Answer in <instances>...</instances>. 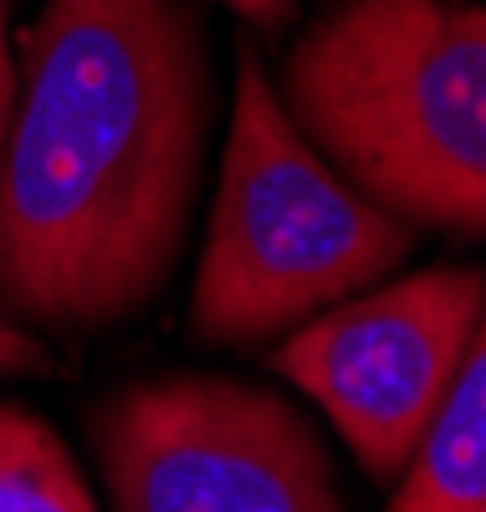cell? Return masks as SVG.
Instances as JSON below:
<instances>
[{
    "mask_svg": "<svg viewBox=\"0 0 486 512\" xmlns=\"http://www.w3.org/2000/svg\"><path fill=\"white\" fill-rule=\"evenodd\" d=\"M481 338V267H420L292 328L272 369L333 420L364 477L389 487Z\"/></svg>",
    "mask_w": 486,
    "mask_h": 512,
    "instance_id": "5b68a950",
    "label": "cell"
},
{
    "mask_svg": "<svg viewBox=\"0 0 486 512\" xmlns=\"http://www.w3.org/2000/svg\"><path fill=\"white\" fill-rule=\"evenodd\" d=\"M11 11H16V0H0V139H6V113H11V88H16V52H11Z\"/></svg>",
    "mask_w": 486,
    "mask_h": 512,
    "instance_id": "30bf717a",
    "label": "cell"
},
{
    "mask_svg": "<svg viewBox=\"0 0 486 512\" xmlns=\"http://www.w3.org/2000/svg\"><path fill=\"white\" fill-rule=\"evenodd\" d=\"M0 512H98L57 425L16 400H0Z\"/></svg>",
    "mask_w": 486,
    "mask_h": 512,
    "instance_id": "52a82bcc",
    "label": "cell"
},
{
    "mask_svg": "<svg viewBox=\"0 0 486 512\" xmlns=\"http://www.w3.org/2000/svg\"><path fill=\"white\" fill-rule=\"evenodd\" d=\"M52 374H62V364L52 359L47 338H36L0 308V379H52Z\"/></svg>",
    "mask_w": 486,
    "mask_h": 512,
    "instance_id": "ba28073f",
    "label": "cell"
},
{
    "mask_svg": "<svg viewBox=\"0 0 486 512\" xmlns=\"http://www.w3.org/2000/svg\"><path fill=\"white\" fill-rule=\"evenodd\" d=\"M220 113L195 0H47L0 139V308L87 338L169 287Z\"/></svg>",
    "mask_w": 486,
    "mask_h": 512,
    "instance_id": "6da1fadb",
    "label": "cell"
},
{
    "mask_svg": "<svg viewBox=\"0 0 486 512\" xmlns=\"http://www.w3.org/2000/svg\"><path fill=\"white\" fill-rule=\"evenodd\" d=\"M108 512H348L338 466L287 395L231 374H159L93 420Z\"/></svg>",
    "mask_w": 486,
    "mask_h": 512,
    "instance_id": "277c9868",
    "label": "cell"
},
{
    "mask_svg": "<svg viewBox=\"0 0 486 512\" xmlns=\"http://www.w3.org/2000/svg\"><path fill=\"white\" fill-rule=\"evenodd\" d=\"M394 482L384 512H486V338Z\"/></svg>",
    "mask_w": 486,
    "mask_h": 512,
    "instance_id": "8992f818",
    "label": "cell"
},
{
    "mask_svg": "<svg viewBox=\"0 0 486 512\" xmlns=\"http://www.w3.org/2000/svg\"><path fill=\"white\" fill-rule=\"evenodd\" d=\"M415 226L343 185L277 103L251 36L236 41L231 128L190 287L195 344H261L394 277Z\"/></svg>",
    "mask_w": 486,
    "mask_h": 512,
    "instance_id": "3957f363",
    "label": "cell"
},
{
    "mask_svg": "<svg viewBox=\"0 0 486 512\" xmlns=\"http://www.w3.org/2000/svg\"><path fill=\"white\" fill-rule=\"evenodd\" d=\"M343 185L415 231H486V11L476 0H328L272 82Z\"/></svg>",
    "mask_w": 486,
    "mask_h": 512,
    "instance_id": "7a4b0ae2",
    "label": "cell"
},
{
    "mask_svg": "<svg viewBox=\"0 0 486 512\" xmlns=\"http://www.w3.org/2000/svg\"><path fill=\"white\" fill-rule=\"evenodd\" d=\"M220 6H231L251 31L277 36V31H287V21H292V11H297V0H220Z\"/></svg>",
    "mask_w": 486,
    "mask_h": 512,
    "instance_id": "9c48e42d",
    "label": "cell"
}]
</instances>
